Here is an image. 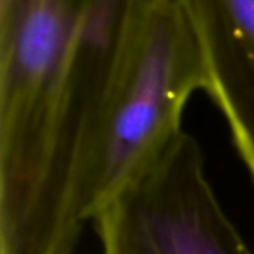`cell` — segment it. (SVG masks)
<instances>
[{
	"mask_svg": "<svg viewBox=\"0 0 254 254\" xmlns=\"http://www.w3.org/2000/svg\"><path fill=\"white\" fill-rule=\"evenodd\" d=\"M137 0H0V232L77 222L92 122Z\"/></svg>",
	"mask_w": 254,
	"mask_h": 254,
	"instance_id": "cell-1",
	"label": "cell"
},
{
	"mask_svg": "<svg viewBox=\"0 0 254 254\" xmlns=\"http://www.w3.org/2000/svg\"><path fill=\"white\" fill-rule=\"evenodd\" d=\"M91 222L101 254H254L214 193L199 143L185 131Z\"/></svg>",
	"mask_w": 254,
	"mask_h": 254,
	"instance_id": "cell-3",
	"label": "cell"
},
{
	"mask_svg": "<svg viewBox=\"0 0 254 254\" xmlns=\"http://www.w3.org/2000/svg\"><path fill=\"white\" fill-rule=\"evenodd\" d=\"M198 37L205 92L254 183V0H179Z\"/></svg>",
	"mask_w": 254,
	"mask_h": 254,
	"instance_id": "cell-4",
	"label": "cell"
},
{
	"mask_svg": "<svg viewBox=\"0 0 254 254\" xmlns=\"http://www.w3.org/2000/svg\"><path fill=\"white\" fill-rule=\"evenodd\" d=\"M207 73L193 25L179 0H137L92 122L79 213L97 210L182 129L186 103Z\"/></svg>",
	"mask_w": 254,
	"mask_h": 254,
	"instance_id": "cell-2",
	"label": "cell"
}]
</instances>
